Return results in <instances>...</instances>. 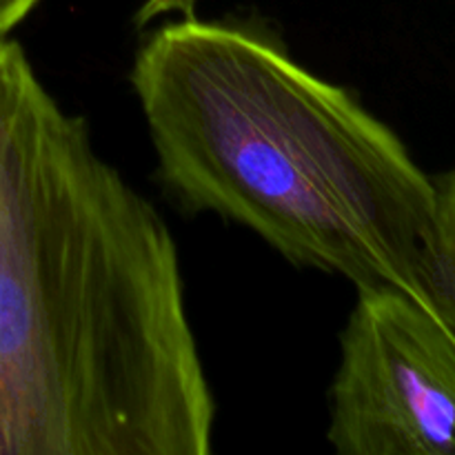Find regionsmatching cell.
Instances as JSON below:
<instances>
[{
	"instance_id": "5",
	"label": "cell",
	"mask_w": 455,
	"mask_h": 455,
	"mask_svg": "<svg viewBox=\"0 0 455 455\" xmlns=\"http://www.w3.org/2000/svg\"><path fill=\"white\" fill-rule=\"evenodd\" d=\"M196 3L198 0H145V4L136 13V25H147L164 13H180L182 18H191L196 12Z\"/></svg>"
},
{
	"instance_id": "4",
	"label": "cell",
	"mask_w": 455,
	"mask_h": 455,
	"mask_svg": "<svg viewBox=\"0 0 455 455\" xmlns=\"http://www.w3.org/2000/svg\"><path fill=\"white\" fill-rule=\"evenodd\" d=\"M434 182L435 213L425 258V289L435 314L455 333V164Z\"/></svg>"
},
{
	"instance_id": "3",
	"label": "cell",
	"mask_w": 455,
	"mask_h": 455,
	"mask_svg": "<svg viewBox=\"0 0 455 455\" xmlns=\"http://www.w3.org/2000/svg\"><path fill=\"white\" fill-rule=\"evenodd\" d=\"M355 291L329 444L340 455H455V333L400 289Z\"/></svg>"
},
{
	"instance_id": "2",
	"label": "cell",
	"mask_w": 455,
	"mask_h": 455,
	"mask_svg": "<svg viewBox=\"0 0 455 455\" xmlns=\"http://www.w3.org/2000/svg\"><path fill=\"white\" fill-rule=\"evenodd\" d=\"M132 83L160 178L187 207L244 225L296 265L434 309L435 182L354 93L267 31L194 16L147 38Z\"/></svg>"
},
{
	"instance_id": "6",
	"label": "cell",
	"mask_w": 455,
	"mask_h": 455,
	"mask_svg": "<svg viewBox=\"0 0 455 455\" xmlns=\"http://www.w3.org/2000/svg\"><path fill=\"white\" fill-rule=\"evenodd\" d=\"M38 0H0V38L9 36V31L36 7Z\"/></svg>"
},
{
	"instance_id": "1",
	"label": "cell",
	"mask_w": 455,
	"mask_h": 455,
	"mask_svg": "<svg viewBox=\"0 0 455 455\" xmlns=\"http://www.w3.org/2000/svg\"><path fill=\"white\" fill-rule=\"evenodd\" d=\"M213 395L160 213L0 38V455H207Z\"/></svg>"
}]
</instances>
